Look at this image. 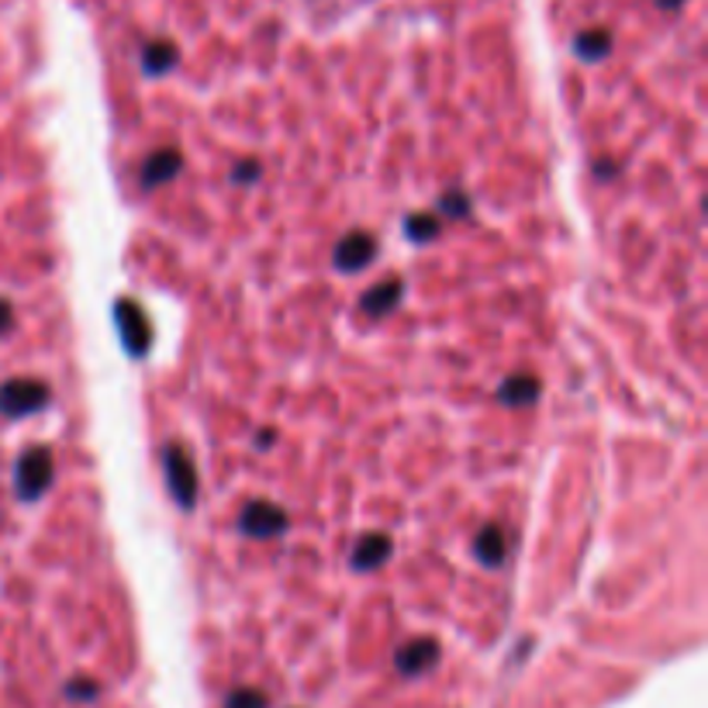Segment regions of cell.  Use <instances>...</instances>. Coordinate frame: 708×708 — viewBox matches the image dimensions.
Segmentation results:
<instances>
[{"label": "cell", "mask_w": 708, "mask_h": 708, "mask_svg": "<svg viewBox=\"0 0 708 708\" xmlns=\"http://www.w3.org/2000/svg\"><path fill=\"white\" fill-rule=\"evenodd\" d=\"M52 391L49 383L36 380V377H18L0 383V415L8 418H24V415H36L49 405Z\"/></svg>", "instance_id": "1"}, {"label": "cell", "mask_w": 708, "mask_h": 708, "mask_svg": "<svg viewBox=\"0 0 708 708\" xmlns=\"http://www.w3.org/2000/svg\"><path fill=\"white\" fill-rule=\"evenodd\" d=\"M14 485H18V495L24 501H36L52 485V453L46 446H31L28 453L21 457Z\"/></svg>", "instance_id": "2"}, {"label": "cell", "mask_w": 708, "mask_h": 708, "mask_svg": "<svg viewBox=\"0 0 708 708\" xmlns=\"http://www.w3.org/2000/svg\"><path fill=\"white\" fill-rule=\"evenodd\" d=\"M167 477H170V488H173L177 501L187 505V508L195 505V498H198V470H195V463H190V457L183 453L180 446L167 449Z\"/></svg>", "instance_id": "3"}, {"label": "cell", "mask_w": 708, "mask_h": 708, "mask_svg": "<svg viewBox=\"0 0 708 708\" xmlns=\"http://www.w3.org/2000/svg\"><path fill=\"white\" fill-rule=\"evenodd\" d=\"M242 529L256 539H267L287 529V511L273 501H252L242 511Z\"/></svg>", "instance_id": "4"}, {"label": "cell", "mask_w": 708, "mask_h": 708, "mask_svg": "<svg viewBox=\"0 0 708 708\" xmlns=\"http://www.w3.org/2000/svg\"><path fill=\"white\" fill-rule=\"evenodd\" d=\"M118 326H121V336H124V346L136 352V357H142L146 346H149V318L146 311L136 305V301H118Z\"/></svg>", "instance_id": "5"}, {"label": "cell", "mask_w": 708, "mask_h": 708, "mask_svg": "<svg viewBox=\"0 0 708 708\" xmlns=\"http://www.w3.org/2000/svg\"><path fill=\"white\" fill-rule=\"evenodd\" d=\"M377 256V242L370 232H349L339 246H336V267L339 270H363L373 263Z\"/></svg>", "instance_id": "6"}, {"label": "cell", "mask_w": 708, "mask_h": 708, "mask_svg": "<svg viewBox=\"0 0 708 708\" xmlns=\"http://www.w3.org/2000/svg\"><path fill=\"white\" fill-rule=\"evenodd\" d=\"M473 550H477V560L480 564L498 567L508 557V536H505V529L501 526H485V529L477 532Z\"/></svg>", "instance_id": "7"}, {"label": "cell", "mask_w": 708, "mask_h": 708, "mask_svg": "<svg viewBox=\"0 0 708 708\" xmlns=\"http://www.w3.org/2000/svg\"><path fill=\"white\" fill-rule=\"evenodd\" d=\"M391 557V536L383 532H370L357 542V554H352V564H357L360 570H373L380 567L383 560Z\"/></svg>", "instance_id": "8"}, {"label": "cell", "mask_w": 708, "mask_h": 708, "mask_svg": "<svg viewBox=\"0 0 708 708\" xmlns=\"http://www.w3.org/2000/svg\"><path fill=\"white\" fill-rule=\"evenodd\" d=\"M180 173V152L177 149H163V152H152L142 167V183L156 187V183H167L170 177Z\"/></svg>", "instance_id": "9"}, {"label": "cell", "mask_w": 708, "mask_h": 708, "mask_svg": "<svg viewBox=\"0 0 708 708\" xmlns=\"http://www.w3.org/2000/svg\"><path fill=\"white\" fill-rule=\"evenodd\" d=\"M498 398H501L505 405H511V408H526V405H532V401L539 398V380H536L532 373L508 377V380L501 383Z\"/></svg>", "instance_id": "10"}, {"label": "cell", "mask_w": 708, "mask_h": 708, "mask_svg": "<svg viewBox=\"0 0 708 708\" xmlns=\"http://www.w3.org/2000/svg\"><path fill=\"white\" fill-rule=\"evenodd\" d=\"M401 298V280L391 277V280H383L380 287H370V291L363 295V311L370 315H383V311H391Z\"/></svg>", "instance_id": "11"}, {"label": "cell", "mask_w": 708, "mask_h": 708, "mask_svg": "<svg viewBox=\"0 0 708 708\" xmlns=\"http://www.w3.org/2000/svg\"><path fill=\"white\" fill-rule=\"evenodd\" d=\"M436 654H439V647H436L432 639H415L411 647H405V650H401L398 664H401V670L418 674V670H426V667L436 660Z\"/></svg>", "instance_id": "12"}, {"label": "cell", "mask_w": 708, "mask_h": 708, "mask_svg": "<svg viewBox=\"0 0 708 708\" xmlns=\"http://www.w3.org/2000/svg\"><path fill=\"white\" fill-rule=\"evenodd\" d=\"M608 49H611V36L605 28H591L585 36H577V52H581V59H591V62L605 59Z\"/></svg>", "instance_id": "13"}, {"label": "cell", "mask_w": 708, "mask_h": 708, "mask_svg": "<svg viewBox=\"0 0 708 708\" xmlns=\"http://www.w3.org/2000/svg\"><path fill=\"white\" fill-rule=\"evenodd\" d=\"M142 62H146V70H149V73H167V70L173 67V62H177V49H173V42H152V46L146 49Z\"/></svg>", "instance_id": "14"}, {"label": "cell", "mask_w": 708, "mask_h": 708, "mask_svg": "<svg viewBox=\"0 0 708 708\" xmlns=\"http://www.w3.org/2000/svg\"><path fill=\"white\" fill-rule=\"evenodd\" d=\"M405 229H408V236H411L415 242H429V239L439 236V218H436V215H426V211H418V215L408 218Z\"/></svg>", "instance_id": "15"}, {"label": "cell", "mask_w": 708, "mask_h": 708, "mask_svg": "<svg viewBox=\"0 0 708 708\" xmlns=\"http://www.w3.org/2000/svg\"><path fill=\"white\" fill-rule=\"evenodd\" d=\"M442 211H446L449 218H460V215L467 211V198H463V195H446V198H442Z\"/></svg>", "instance_id": "16"}, {"label": "cell", "mask_w": 708, "mask_h": 708, "mask_svg": "<svg viewBox=\"0 0 708 708\" xmlns=\"http://www.w3.org/2000/svg\"><path fill=\"white\" fill-rule=\"evenodd\" d=\"M256 177H260V163H252V159H249V163H242V167L232 170V180H236V183H252Z\"/></svg>", "instance_id": "17"}, {"label": "cell", "mask_w": 708, "mask_h": 708, "mask_svg": "<svg viewBox=\"0 0 708 708\" xmlns=\"http://www.w3.org/2000/svg\"><path fill=\"white\" fill-rule=\"evenodd\" d=\"M11 321H14V311H11V305L4 298H0V336L11 332Z\"/></svg>", "instance_id": "18"}, {"label": "cell", "mask_w": 708, "mask_h": 708, "mask_svg": "<svg viewBox=\"0 0 708 708\" xmlns=\"http://www.w3.org/2000/svg\"><path fill=\"white\" fill-rule=\"evenodd\" d=\"M685 0H660V8H667V11H674V8H681Z\"/></svg>", "instance_id": "19"}, {"label": "cell", "mask_w": 708, "mask_h": 708, "mask_svg": "<svg viewBox=\"0 0 708 708\" xmlns=\"http://www.w3.org/2000/svg\"><path fill=\"white\" fill-rule=\"evenodd\" d=\"M273 442V429H267V432H260V446H270Z\"/></svg>", "instance_id": "20"}]
</instances>
